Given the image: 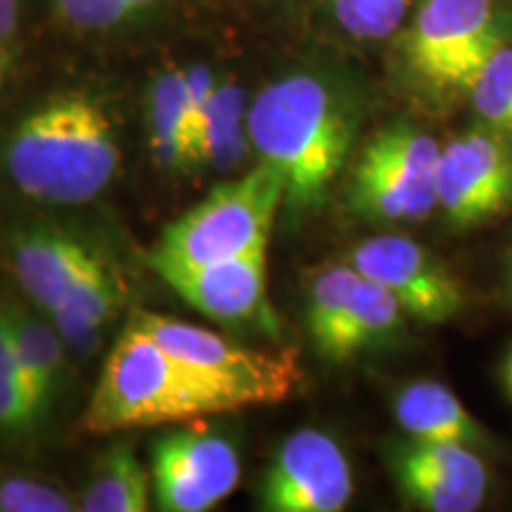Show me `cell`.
<instances>
[{"mask_svg":"<svg viewBox=\"0 0 512 512\" xmlns=\"http://www.w3.org/2000/svg\"><path fill=\"white\" fill-rule=\"evenodd\" d=\"M368 110L366 81L342 50L325 46L287 62L249 100L254 155L285 183L292 216L323 207L354 152Z\"/></svg>","mask_w":512,"mask_h":512,"instance_id":"1","label":"cell"},{"mask_svg":"<svg viewBox=\"0 0 512 512\" xmlns=\"http://www.w3.org/2000/svg\"><path fill=\"white\" fill-rule=\"evenodd\" d=\"M121 152L105 100L62 88L38 100L3 145V171L29 200L53 207L93 202L119 171Z\"/></svg>","mask_w":512,"mask_h":512,"instance_id":"2","label":"cell"},{"mask_svg":"<svg viewBox=\"0 0 512 512\" xmlns=\"http://www.w3.org/2000/svg\"><path fill=\"white\" fill-rule=\"evenodd\" d=\"M510 36L512 0H418L382 53L389 83L422 110L448 112Z\"/></svg>","mask_w":512,"mask_h":512,"instance_id":"3","label":"cell"},{"mask_svg":"<svg viewBox=\"0 0 512 512\" xmlns=\"http://www.w3.org/2000/svg\"><path fill=\"white\" fill-rule=\"evenodd\" d=\"M216 408L155 337L128 323L107 356L83 413V430L112 434L136 427L178 425Z\"/></svg>","mask_w":512,"mask_h":512,"instance_id":"4","label":"cell"},{"mask_svg":"<svg viewBox=\"0 0 512 512\" xmlns=\"http://www.w3.org/2000/svg\"><path fill=\"white\" fill-rule=\"evenodd\" d=\"M128 323L155 337L176 358L195 387L214 403L216 413L273 406L290 399L302 382V368L292 351H256L200 325L147 311H136Z\"/></svg>","mask_w":512,"mask_h":512,"instance_id":"5","label":"cell"},{"mask_svg":"<svg viewBox=\"0 0 512 512\" xmlns=\"http://www.w3.org/2000/svg\"><path fill=\"white\" fill-rule=\"evenodd\" d=\"M283 204L285 183L278 171L266 162L254 164L169 223L150 256L152 266H200L268 247Z\"/></svg>","mask_w":512,"mask_h":512,"instance_id":"6","label":"cell"},{"mask_svg":"<svg viewBox=\"0 0 512 512\" xmlns=\"http://www.w3.org/2000/svg\"><path fill=\"white\" fill-rule=\"evenodd\" d=\"M439 152L437 138L413 121L382 126L356 155L347 185L349 209L380 226L430 219L437 211Z\"/></svg>","mask_w":512,"mask_h":512,"instance_id":"7","label":"cell"},{"mask_svg":"<svg viewBox=\"0 0 512 512\" xmlns=\"http://www.w3.org/2000/svg\"><path fill=\"white\" fill-rule=\"evenodd\" d=\"M512 207V136L472 124L441 145L437 209L456 230L498 219Z\"/></svg>","mask_w":512,"mask_h":512,"instance_id":"8","label":"cell"},{"mask_svg":"<svg viewBox=\"0 0 512 512\" xmlns=\"http://www.w3.org/2000/svg\"><path fill=\"white\" fill-rule=\"evenodd\" d=\"M150 475L159 510L204 512L240 484V453L223 434L202 427L178 430L155 441Z\"/></svg>","mask_w":512,"mask_h":512,"instance_id":"9","label":"cell"},{"mask_svg":"<svg viewBox=\"0 0 512 512\" xmlns=\"http://www.w3.org/2000/svg\"><path fill=\"white\" fill-rule=\"evenodd\" d=\"M349 264L392 292L406 316L420 323H446L465 309L458 275L411 238L377 235L351 252Z\"/></svg>","mask_w":512,"mask_h":512,"instance_id":"10","label":"cell"},{"mask_svg":"<svg viewBox=\"0 0 512 512\" xmlns=\"http://www.w3.org/2000/svg\"><path fill=\"white\" fill-rule=\"evenodd\" d=\"M354 496L342 446L320 430H299L280 444L261 484L268 512H339Z\"/></svg>","mask_w":512,"mask_h":512,"instance_id":"11","label":"cell"},{"mask_svg":"<svg viewBox=\"0 0 512 512\" xmlns=\"http://www.w3.org/2000/svg\"><path fill=\"white\" fill-rule=\"evenodd\" d=\"M396 484L413 505L430 512H472L489 494V470L479 448L408 439L389 456Z\"/></svg>","mask_w":512,"mask_h":512,"instance_id":"12","label":"cell"},{"mask_svg":"<svg viewBox=\"0 0 512 512\" xmlns=\"http://www.w3.org/2000/svg\"><path fill=\"white\" fill-rule=\"evenodd\" d=\"M157 273L202 316L226 325L278 328L268 306V247L211 264L159 268Z\"/></svg>","mask_w":512,"mask_h":512,"instance_id":"13","label":"cell"},{"mask_svg":"<svg viewBox=\"0 0 512 512\" xmlns=\"http://www.w3.org/2000/svg\"><path fill=\"white\" fill-rule=\"evenodd\" d=\"M17 283L38 309L53 313L98 256L88 242L55 226H22L8 238Z\"/></svg>","mask_w":512,"mask_h":512,"instance_id":"14","label":"cell"},{"mask_svg":"<svg viewBox=\"0 0 512 512\" xmlns=\"http://www.w3.org/2000/svg\"><path fill=\"white\" fill-rule=\"evenodd\" d=\"M418 0H316L313 22L325 46L342 53H384L401 34Z\"/></svg>","mask_w":512,"mask_h":512,"instance_id":"15","label":"cell"},{"mask_svg":"<svg viewBox=\"0 0 512 512\" xmlns=\"http://www.w3.org/2000/svg\"><path fill=\"white\" fill-rule=\"evenodd\" d=\"M124 302V283L105 256H95L67 297L48 313L67 347L76 354H93L102 332L117 318Z\"/></svg>","mask_w":512,"mask_h":512,"instance_id":"16","label":"cell"},{"mask_svg":"<svg viewBox=\"0 0 512 512\" xmlns=\"http://www.w3.org/2000/svg\"><path fill=\"white\" fill-rule=\"evenodd\" d=\"M394 418L408 439L430 444H463L482 448L486 432L467 413L463 401L446 384L434 380L408 382L394 399Z\"/></svg>","mask_w":512,"mask_h":512,"instance_id":"17","label":"cell"},{"mask_svg":"<svg viewBox=\"0 0 512 512\" xmlns=\"http://www.w3.org/2000/svg\"><path fill=\"white\" fill-rule=\"evenodd\" d=\"M147 136L155 162L166 171L197 169L183 62H164L147 83Z\"/></svg>","mask_w":512,"mask_h":512,"instance_id":"18","label":"cell"},{"mask_svg":"<svg viewBox=\"0 0 512 512\" xmlns=\"http://www.w3.org/2000/svg\"><path fill=\"white\" fill-rule=\"evenodd\" d=\"M249 100L252 95L247 93L240 76L219 69V81L204 124L200 166H207L216 174H233L247 162L249 152H254L247 128Z\"/></svg>","mask_w":512,"mask_h":512,"instance_id":"19","label":"cell"},{"mask_svg":"<svg viewBox=\"0 0 512 512\" xmlns=\"http://www.w3.org/2000/svg\"><path fill=\"white\" fill-rule=\"evenodd\" d=\"M8 306L12 313V325H15L17 358L24 387H27L41 418H46L57 392H60L64 375V347L67 344H64L55 325L50 328L48 323H43L41 318H36L24 306Z\"/></svg>","mask_w":512,"mask_h":512,"instance_id":"20","label":"cell"},{"mask_svg":"<svg viewBox=\"0 0 512 512\" xmlns=\"http://www.w3.org/2000/svg\"><path fill=\"white\" fill-rule=\"evenodd\" d=\"M403 318H406V311L396 302L394 294L363 275L328 361L344 363L363 351L382 347L401 330Z\"/></svg>","mask_w":512,"mask_h":512,"instance_id":"21","label":"cell"},{"mask_svg":"<svg viewBox=\"0 0 512 512\" xmlns=\"http://www.w3.org/2000/svg\"><path fill=\"white\" fill-rule=\"evenodd\" d=\"M152 475L140 463L133 446L117 444L95 465L86 491L79 498L83 512H145L150 508Z\"/></svg>","mask_w":512,"mask_h":512,"instance_id":"22","label":"cell"},{"mask_svg":"<svg viewBox=\"0 0 512 512\" xmlns=\"http://www.w3.org/2000/svg\"><path fill=\"white\" fill-rule=\"evenodd\" d=\"M363 275L351 264L318 268L306 287V328L313 347L328 361Z\"/></svg>","mask_w":512,"mask_h":512,"instance_id":"23","label":"cell"},{"mask_svg":"<svg viewBox=\"0 0 512 512\" xmlns=\"http://www.w3.org/2000/svg\"><path fill=\"white\" fill-rule=\"evenodd\" d=\"M463 105L475 124L512 136V36L482 64Z\"/></svg>","mask_w":512,"mask_h":512,"instance_id":"24","label":"cell"},{"mask_svg":"<svg viewBox=\"0 0 512 512\" xmlns=\"http://www.w3.org/2000/svg\"><path fill=\"white\" fill-rule=\"evenodd\" d=\"M74 498L53 479L0 463V512H69Z\"/></svg>","mask_w":512,"mask_h":512,"instance_id":"25","label":"cell"},{"mask_svg":"<svg viewBox=\"0 0 512 512\" xmlns=\"http://www.w3.org/2000/svg\"><path fill=\"white\" fill-rule=\"evenodd\" d=\"M55 15L83 36H114L138 29L121 0H50Z\"/></svg>","mask_w":512,"mask_h":512,"instance_id":"26","label":"cell"},{"mask_svg":"<svg viewBox=\"0 0 512 512\" xmlns=\"http://www.w3.org/2000/svg\"><path fill=\"white\" fill-rule=\"evenodd\" d=\"M41 413L22 382L15 377L0 375V437H29L41 425Z\"/></svg>","mask_w":512,"mask_h":512,"instance_id":"27","label":"cell"},{"mask_svg":"<svg viewBox=\"0 0 512 512\" xmlns=\"http://www.w3.org/2000/svg\"><path fill=\"white\" fill-rule=\"evenodd\" d=\"M0 375L15 377V380L22 382L24 387L22 370H19V358H17L15 325H12V313L8 304H0Z\"/></svg>","mask_w":512,"mask_h":512,"instance_id":"28","label":"cell"},{"mask_svg":"<svg viewBox=\"0 0 512 512\" xmlns=\"http://www.w3.org/2000/svg\"><path fill=\"white\" fill-rule=\"evenodd\" d=\"M19 27H22V0H0V41H15Z\"/></svg>","mask_w":512,"mask_h":512,"instance_id":"29","label":"cell"},{"mask_svg":"<svg viewBox=\"0 0 512 512\" xmlns=\"http://www.w3.org/2000/svg\"><path fill=\"white\" fill-rule=\"evenodd\" d=\"M121 3L131 12V17L136 19L138 27H145L152 19H157L164 8V0H121Z\"/></svg>","mask_w":512,"mask_h":512,"instance_id":"30","label":"cell"},{"mask_svg":"<svg viewBox=\"0 0 512 512\" xmlns=\"http://www.w3.org/2000/svg\"><path fill=\"white\" fill-rule=\"evenodd\" d=\"M240 3L249 5L256 10H268V12H294L302 8H313L316 0H240Z\"/></svg>","mask_w":512,"mask_h":512,"instance_id":"31","label":"cell"},{"mask_svg":"<svg viewBox=\"0 0 512 512\" xmlns=\"http://www.w3.org/2000/svg\"><path fill=\"white\" fill-rule=\"evenodd\" d=\"M15 62H17V55L15 50H12V43L0 41V93H3L5 86H8L12 69H15Z\"/></svg>","mask_w":512,"mask_h":512,"instance_id":"32","label":"cell"},{"mask_svg":"<svg viewBox=\"0 0 512 512\" xmlns=\"http://www.w3.org/2000/svg\"><path fill=\"white\" fill-rule=\"evenodd\" d=\"M505 292H508V297L512 299V249L508 254V268H505Z\"/></svg>","mask_w":512,"mask_h":512,"instance_id":"33","label":"cell"},{"mask_svg":"<svg viewBox=\"0 0 512 512\" xmlns=\"http://www.w3.org/2000/svg\"><path fill=\"white\" fill-rule=\"evenodd\" d=\"M505 384H508V392L512 396V356H510V361H508V368H505Z\"/></svg>","mask_w":512,"mask_h":512,"instance_id":"34","label":"cell"}]
</instances>
